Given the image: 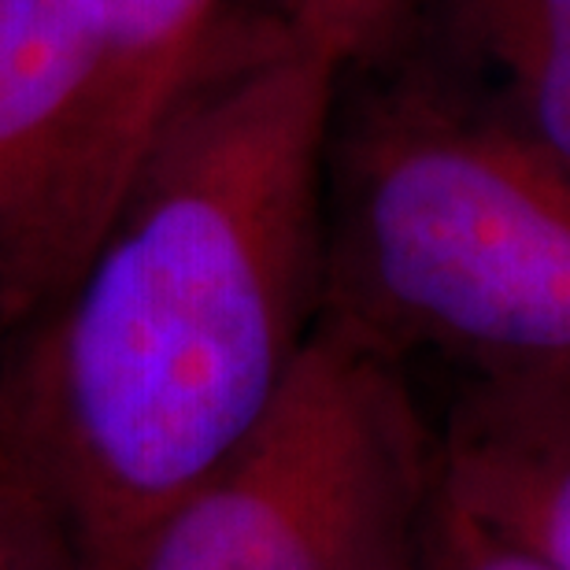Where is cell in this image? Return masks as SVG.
<instances>
[{
    "label": "cell",
    "mask_w": 570,
    "mask_h": 570,
    "mask_svg": "<svg viewBox=\"0 0 570 570\" xmlns=\"http://www.w3.org/2000/svg\"><path fill=\"white\" fill-rule=\"evenodd\" d=\"M426 570H544L530 552L482 527L449 497H433L426 533Z\"/></svg>",
    "instance_id": "30bf717a"
},
{
    "label": "cell",
    "mask_w": 570,
    "mask_h": 570,
    "mask_svg": "<svg viewBox=\"0 0 570 570\" xmlns=\"http://www.w3.org/2000/svg\"><path fill=\"white\" fill-rule=\"evenodd\" d=\"M438 485L544 570H570V390L466 382L438 433Z\"/></svg>",
    "instance_id": "8992f818"
},
{
    "label": "cell",
    "mask_w": 570,
    "mask_h": 570,
    "mask_svg": "<svg viewBox=\"0 0 570 570\" xmlns=\"http://www.w3.org/2000/svg\"><path fill=\"white\" fill-rule=\"evenodd\" d=\"M318 323L404 367L570 390V170L412 56L345 67Z\"/></svg>",
    "instance_id": "7a4b0ae2"
},
{
    "label": "cell",
    "mask_w": 570,
    "mask_h": 570,
    "mask_svg": "<svg viewBox=\"0 0 570 570\" xmlns=\"http://www.w3.org/2000/svg\"><path fill=\"white\" fill-rule=\"evenodd\" d=\"M89 45L86 208L94 245L245 0H78ZM94 253V248H89Z\"/></svg>",
    "instance_id": "5b68a950"
},
{
    "label": "cell",
    "mask_w": 570,
    "mask_h": 570,
    "mask_svg": "<svg viewBox=\"0 0 570 570\" xmlns=\"http://www.w3.org/2000/svg\"><path fill=\"white\" fill-rule=\"evenodd\" d=\"M396 52L570 170V0H419Z\"/></svg>",
    "instance_id": "52a82bcc"
},
{
    "label": "cell",
    "mask_w": 570,
    "mask_h": 570,
    "mask_svg": "<svg viewBox=\"0 0 570 570\" xmlns=\"http://www.w3.org/2000/svg\"><path fill=\"white\" fill-rule=\"evenodd\" d=\"M245 8L345 71L401 49L419 0H245Z\"/></svg>",
    "instance_id": "ba28073f"
},
{
    "label": "cell",
    "mask_w": 570,
    "mask_h": 570,
    "mask_svg": "<svg viewBox=\"0 0 570 570\" xmlns=\"http://www.w3.org/2000/svg\"><path fill=\"white\" fill-rule=\"evenodd\" d=\"M341 67L245 11L94 253L0 363V441L82 570L267 419L323 315V156Z\"/></svg>",
    "instance_id": "6da1fadb"
},
{
    "label": "cell",
    "mask_w": 570,
    "mask_h": 570,
    "mask_svg": "<svg viewBox=\"0 0 570 570\" xmlns=\"http://www.w3.org/2000/svg\"><path fill=\"white\" fill-rule=\"evenodd\" d=\"M89 45L78 0H0V363L94 248Z\"/></svg>",
    "instance_id": "277c9868"
},
{
    "label": "cell",
    "mask_w": 570,
    "mask_h": 570,
    "mask_svg": "<svg viewBox=\"0 0 570 570\" xmlns=\"http://www.w3.org/2000/svg\"><path fill=\"white\" fill-rule=\"evenodd\" d=\"M433 497L407 367L318 323L264 423L86 570H426Z\"/></svg>",
    "instance_id": "3957f363"
},
{
    "label": "cell",
    "mask_w": 570,
    "mask_h": 570,
    "mask_svg": "<svg viewBox=\"0 0 570 570\" xmlns=\"http://www.w3.org/2000/svg\"><path fill=\"white\" fill-rule=\"evenodd\" d=\"M0 570H82L63 511L0 441Z\"/></svg>",
    "instance_id": "9c48e42d"
}]
</instances>
